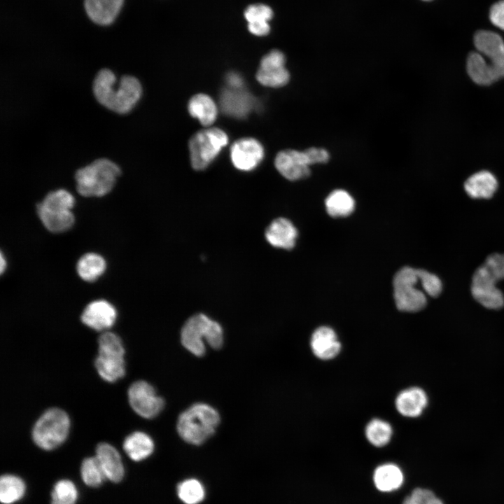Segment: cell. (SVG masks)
I'll return each mask as SVG.
<instances>
[{
	"mask_svg": "<svg viewBox=\"0 0 504 504\" xmlns=\"http://www.w3.org/2000/svg\"><path fill=\"white\" fill-rule=\"evenodd\" d=\"M117 78L109 69H100L92 82V92L97 102L109 111L120 115L129 113L142 95V86L137 78L125 74Z\"/></svg>",
	"mask_w": 504,
	"mask_h": 504,
	"instance_id": "1",
	"label": "cell"
},
{
	"mask_svg": "<svg viewBox=\"0 0 504 504\" xmlns=\"http://www.w3.org/2000/svg\"><path fill=\"white\" fill-rule=\"evenodd\" d=\"M220 421V414L216 408L209 403L197 402L179 414L176 429L183 441L200 446L215 434Z\"/></svg>",
	"mask_w": 504,
	"mask_h": 504,
	"instance_id": "2",
	"label": "cell"
},
{
	"mask_svg": "<svg viewBox=\"0 0 504 504\" xmlns=\"http://www.w3.org/2000/svg\"><path fill=\"white\" fill-rule=\"evenodd\" d=\"M183 347L196 357L206 354V346L218 350L224 344L222 326L203 313L195 314L183 323L180 331Z\"/></svg>",
	"mask_w": 504,
	"mask_h": 504,
	"instance_id": "3",
	"label": "cell"
},
{
	"mask_svg": "<svg viewBox=\"0 0 504 504\" xmlns=\"http://www.w3.org/2000/svg\"><path fill=\"white\" fill-rule=\"evenodd\" d=\"M504 279V254L489 255L474 272L471 282V293L483 307L499 309L504 306V295L496 284Z\"/></svg>",
	"mask_w": 504,
	"mask_h": 504,
	"instance_id": "4",
	"label": "cell"
},
{
	"mask_svg": "<svg viewBox=\"0 0 504 504\" xmlns=\"http://www.w3.org/2000/svg\"><path fill=\"white\" fill-rule=\"evenodd\" d=\"M120 174L116 163L106 158H97L76 171L77 192L83 197L104 196L112 190Z\"/></svg>",
	"mask_w": 504,
	"mask_h": 504,
	"instance_id": "5",
	"label": "cell"
},
{
	"mask_svg": "<svg viewBox=\"0 0 504 504\" xmlns=\"http://www.w3.org/2000/svg\"><path fill=\"white\" fill-rule=\"evenodd\" d=\"M70 419L62 410L57 407L46 410L35 422L31 438L41 449L52 450L59 447L67 438Z\"/></svg>",
	"mask_w": 504,
	"mask_h": 504,
	"instance_id": "6",
	"label": "cell"
},
{
	"mask_svg": "<svg viewBox=\"0 0 504 504\" xmlns=\"http://www.w3.org/2000/svg\"><path fill=\"white\" fill-rule=\"evenodd\" d=\"M419 282V269L404 267L396 272L393 281V296L400 311L416 312L426 307V293L416 287Z\"/></svg>",
	"mask_w": 504,
	"mask_h": 504,
	"instance_id": "7",
	"label": "cell"
},
{
	"mask_svg": "<svg viewBox=\"0 0 504 504\" xmlns=\"http://www.w3.org/2000/svg\"><path fill=\"white\" fill-rule=\"evenodd\" d=\"M228 143V136L216 127L200 130L189 141V151L192 167L195 170L206 169Z\"/></svg>",
	"mask_w": 504,
	"mask_h": 504,
	"instance_id": "8",
	"label": "cell"
},
{
	"mask_svg": "<svg viewBox=\"0 0 504 504\" xmlns=\"http://www.w3.org/2000/svg\"><path fill=\"white\" fill-rule=\"evenodd\" d=\"M127 395L130 407L142 418H155L164 408V400L157 393L153 386L146 381L133 382L128 388Z\"/></svg>",
	"mask_w": 504,
	"mask_h": 504,
	"instance_id": "9",
	"label": "cell"
},
{
	"mask_svg": "<svg viewBox=\"0 0 504 504\" xmlns=\"http://www.w3.org/2000/svg\"><path fill=\"white\" fill-rule=\"evenodd\" d=\"M286 57L279 50H273L264 55L256 73L257 80L262 85L280 88L286 85L290 80L286 69Z\"/></svg>",
	"mask_w": 504,
	"mask_h": 504,
	"instance_id": "10",
	"label": "cell"
},
{
	"mask_svg": "<svg viewBox=\"0 0 504 504\" xmlns=\"http://www.w3.org/2000/svg\"><path fill=\"white\" fill-rule=\"evenodd\" d=\"M230 158L234 167L243 172L256 168L264 158V148L256 139L241 138L234 141L230 148Z\"/></svg>",
	"mask_w": 504,
	"mask_h": 504,
	"instance_id": "11",
	"label": "cell"
},
{
	"mask_svg": "<svg viewBox=\"0 0 504 504\" xmlns=\"http://www.w3.org/2000/svg\"><path fill=\"white\" fill-rule=\"evenodd\" d=\"M274 165L278 172L289 181L306 178L311 174L310 163L304 150H281L275 158Z\"/></svg>",
	"mask_w": 504,
	"mask_h": 504,
	"instance_id": "12",
	"label": "cell"
},
{
	"mask_svg": "<svg viewBox=\"0 0 504 504\" xmlns=\"http://www.w3.org/2000/svg\"><path fill=\"white\" fill-rule=\"evenodd\" d=\"M117 318L115 307L105 300L90 302L83 309L80 320L84 325L97 331L111 328Z\"/></svg>",
	"mask_w": 504,
	"mask_h": 504,
	"instance_id": "13",
	"label": "cell"
},
{
	"mask_svg": "<svg viewBox=\"0 0 504 504\" xmlns=\"http://www.w3.org/2000/svg\"><path fill=\"white\" fill-rule=\"evenodd\" d=\"M476 49L498 71L504 78V41L496 33L479 30L474 36Z\"/></svg>",
	"mask_w": 504,
	"mask_h": 504,
	"instance_id": "14",
	"label": "cell"
},
{
	"mask_svg": "<svg viewBox=\"0 0 504 504\" xmlns=\"http://www.w3.org/2000/svg\"><path fill=\"white\" fill-rule=\"evenodd\" d=\"M220 103L225 114L236 118H246L255 106V98L244 88H225Z\"/></svg>",
	"mask_w": 504,
	"mask_h": 504,
	"instance_id": "15",
	"label": "cell"
},
{
	"mask_svg": "<svg viewBox=\"0 0 504 504\" xmlns=\"http://www.w3.org/2000/svg\"><path fill=\"white\" fill-rule=\"evenodd\" d=\"M36 210L41 223L51 232H64L74 223L75 218L71 209L38 203Z\"/></svg>",
	"mask_w": 504,
	"mask_h": 504,
	"instance_id": "16",
	"label": "cell"
},
{
	"mask_svg": "<svg viewBox=\"0 0 504 504\" xmlns=\"http://www.w3.org/2000/svg\"><path fill=\"white\" fill-rule=\"evenodd\" d=\"M310 346L316 357L325 360L334 358L341 350L336 332L328 326H320L313 332Z\"/></svg>",
	"mask_w": 504,
	"mask_h": 504,
	"instance_id": "17",
	"label": "cell"
},
{
	"mask_svg": "<svg viewBox=\"0 0 504 504\" xmlns=\"http://www.w3.org/2000/svg\"><path fill=\"white\" fill-rule=\"evenodd\" d=\"M97 458L106 479L114 482H120L125 475V468L121 456L118 450L107 442H100L96 447Z\"/></svg>",
	"mask_w": 504,
	"mask_h": 504,
	"instance_id": "18",
	"label": "cell"
},
{
	"mask_svg": "<svg viewBox=\"0 0 504 504\" xmlns=\"http://www.w3.org/2000/svg\"><path fill=\"white\" fill-rule=\"evenodd\" d=\"M265 237L274 247L291 249L298 237V230L292 222L285 218H277L266 228Z\"/></svg>",
	"mask_w": 504,
	"mask_h": 504,
	"instance_id": "19",
	"label": "cell"
},
{
	"mask_svg": "<svg viewBox=\"0 0 504 504\" xmlns=\"http://www.w3.org/2000/svg\"><path fill=\"white\" fill-rule=\"evenodd\" d=\"M428 404L426 392L419 387H410L400 391L395 400L398 412L402 416L414 418L420 416Z\"/></svg>",
	"mask_w": 504,
	"mask_h": 504,
	"instance_id": "20",
	"label": "cell"
},
{
	"mask_svg": "<svg viewBox=\"0 0 504 504\" xmlns=\"http://www.w3.org/2000/svg\"><path fill=\"white\" fill-rule=\"evenodd\" d=\"M124 355L112 351L98 352L94 365L102 379L112 383L124 377L125 374Z\"/></svg>",
	"mask_w": 504,
	"mask_h": 504,
	"instance_id": "21",
	"label": "cell"
},
{
	"mask_svg": "<svg viewBox=\"0 0 504 504\" xmlns=\"http://www.w3.org/2000/svg\"><path fill=\"white\" fill-rule=\"evenodd\" d=\"M467 71L470 78L481 85H489L502 78L498 71L478 52L469 54Z\"/></svg>",
	"mask_w": 504,
	"mask_h": 504,
	"instance_id": "22",
	"label": "cell"
},
{
	"mask_svg": "<svg viewBox=\"0 0 504 504\" xmlns=\"http://www.w3.org/2000/svg\"><path fill=\"white\" fill-rule=\"evenodd\" d=\"M496 176L489 171H480L471 175L464 183V189L474 199H489L498 189Z\"/></svg>",
	"mask_w": 504,
	"mask_h": 504,
	"instance_id": "23",
	"label": "cell"
},
{
	"mask_svg": "<svg viewBox=\"0 0 504 504\" xmlns=\"http://www.w3.org/2000/svg\"><path fill=\"white\" fill-rule=\"evenodd\" d=\"M122 447L131 460L138 462L151 456L155 449V443L146 433L134 431L125 438Z\"/></svg>",
	"mask_w": 504,
	"mask_h": 504,
	"instance_id": "24",
	"label": "cell"
},
{
	"mask_svg": "<svg viewBox=\"0 0 504 504\" xmlns=\"http://www.w3.org/2000/svg\"><path fill=\"white\" fill-rule=\"evenodd\" d=\"M122 3L123 0H85V8L93 22L106 25L115 19Z\"/></svg>",
	"mask_w": 504,
	"mask_h": 504,
	"instance_id": "25",
	"label": "cell"
},
{
	"mask_svg": "<svg viewBox=\"0 0 504 504\" xmlns=\"http://www.w3.org/2000/svg\"><path fill=\"white\" fill-rule=\"evenodd\" d=\"M188 109L190 115L197 118L204 126L213 124L218 115V108L214 101L209 95L202 93L191 97Z\"/></svg>",
	"mask_w": 504,
	"mask_h": 504,
	"instance_id": "26",
	"label": "cell"
},
{
	"mask_svg": "<svg viewBox=\"0 0 504 504\" xmlns=\"http://www.w3.org/2000/svg\"><path fill=\"white\" fill-rule=\"evenodd\" d=\"M403 479L402 470L393 463H384L378 466L373 475L376 488L384 492H390L400 488Z\"/></svg>",
	"mask_w": 504,
	"mask_h": 504,
	"instance_id": "27",
	"label": "cell"
},
{
	"mask_svg": "<svg viewBox=\"0 0 504 504\" xmlns=\"http://www.w3.org/2000/svg\"><path fill=\"white\" fill-rule=\"evenodd\" d=\"M106 268V260L96 253L84 254L80 258L76 265L78 276L88 282L98 279L104 274Z\"/></svg>",
	"mask_w": 504,
	"mask_h": 504,
	"instance_id": "28",
	"label": "cell"
},
{
	"mask_svg": "<svg viewBox=\"0 0 504 504\" xmlns=\"http://www.w3.org/2000/svg\"><path fill=\"white\" fill-rule=\"evenodd\" d=\"M328 214L332 217H345L351 214L355 207L351 195L344 190H335L331 192L325 202Z\"/></svg>",
	"mask_w": 504,
	"mask_h": 504,
	"instance_id": "29",
	"label": "cell"
},
{
	"mask_svg": "<svg viewBox=\"0 0 504 504\" xmlns=\"http://www.w3.org/2000/svg\"><path fill=\"white\" fill-rule=\"evenodd\" d=\"M26 492L23 479L13 474H4L0 478V500L3 504H13L21 500Z\"/></svg>",
	"mask_w": 504,
	"mask_h": 504,
	"instance_id": "30",
	"label": "cell"
},
{
	"mask_svg": "<svg viewBox=\"0 0 504 504\" xmlns=\"http://www.w3.org/2000/svg\"><path fill=\"white\" fill-rule=\"evenodd\" d=\"M176 493L184 504H200L205 498L206 490L203 484L196 478H188L179 482Z\"/></svg>",
	"mask_w": 504,
	"mask_h": 504,
	"instance_id": "31",
	"label": "cell"
},
{
	"mask_svg": "<svg viewBox=\"0 0 504 504\" xmlns=\"http://www.w3.org/2000/svg\"><path fill=\"white\" fill-rule=\"evenodd\" d=\"M365 437L372 445L381 447L391 439L393 429L389 423L381 419H373L366 425Z\"/></svg>",
	"mask_w": 504,
	"mask_h": 504,
	"instance_id": "32",
	"label": "cell"
},
{
	"mask_svg": "<svg viewBox=\"0 0 504 504\" xmlns=\"http://www.w3.org/2000/svg\"><path fill=\"white\" fill-rule=\"evenodd\" d=\"M80 472L83 482L90 487H98L106 479L95 456L87 457L83 460Z\"/></svg>",
	"mask_w": 504,
	"mask_h": 504,
	"instance_id": "33",
	"label": "cell"
},
{
	"mask_svg": "<svg viewBox=\"0 0 504 504\" xmlns=\"http://www.w3.org/2000/svg\"><path fill=\"white\" fill-rule=\"evenodd\" d=\"M50 496L51 504H76L78 491L74 482L62 479L55 482Z\"/></svg>",
	"mask_w": 504,
	"mask_h": 504,
	"instance_id": "34",
	"label": "cell"
},
{
	"mask_svg": "<svg viewBox=\"0 0 504 504\" xmlns=\"http://www.w3.org/2000/svg\"><path fill=\"white\" fill-rule=\"evenodd\" d=\"M419 275L426 294L433 298L440 295L442 291V283L437 275L423 269H419Z\"/></svg>",
	"mask_w": 504,
	"mask_h": 504,
	"instance_id": "35",
	"label": "cell"
},
{
	"mask_svg": "<svg viewBox=\"0 0 504 504\" xmlns=\"http://www.w3.org/2000/svg\"><path fill=\"white\" fill-rule=\"evenodd\" d=\"M244 17L248 23L268 22L273 17V11L267 5L253 4L247 7L244 12Z\"/></svg>",
	"mask_w": 504,
	"mask_h": 504,
	"instance_id": "36",
	"label": "cell"
},
{
	"mask_svg": "<svg viewBox=\"0 0 504 504\" xmlns=\"http://www.w3.org/2000/svg\"><path fill=\"white\" fill-rule=\"evenodd\" d=\"M402 504H443L431 491L416 488L405 498Z\"/></svg>",
	"mask_w": 504,
	"mask_h": 504,
	"instance_id": "37",
	"label": "cell"
},
{
	"mask_svg": "<svg viewBox=\"0 0 504 504\" xmlns=\"http://www.w3.org/2000/svg\"><path fill=\"white\" fill-rule=\"evenodd\" d=\"M304 152L308 158L310 165L314 164L326 163L330 159V154L323 148L311 147Z\"/></svg>",
	"mask_w": 504,
	"mask_h": 504,
	"instance_id": "38",
	"label": "cell"
},
{
	"mask_svg": "<svg viewBox=\"0 0 504 504\" xmlns=\"http://www.w3.org/2000/svg\"><path fill=\"white\" fill-rule=\"evenodd\" d=\"M489 18L493 24L504 30V0L499 1L491 6Z\"/></svg>",
	"mask_w": 504,
	"mask_h": 504,
	"instance_id": "39",
	"label": "cell"
},
{
	"mask_svg": "<svg viewBox=\"0 0 504 504\" xmlns=\"http://www.w3.org/2000/svg\"><path fill=\"white\" fill-rule=\"evenodd\" d=\"M225 78L228 88L233 89L244 88V79L239 74L230 72L227 74Z\"/></svg>",
	"mask_w": 504,
	"mask_h": 504,
	"instance_id": "40",
	"label": "cell"
},
{
	"mask_svg": "<svg viewBox=\"0 0 504 504\" xmlns=\"http://www.w3.org/2000/svg\"><path fill=\"white\" fill-rule=\"evenodd\" d=\"M248 29L251 34L261 36L270 32V27L268 22L248 23Z\"/></svg>",
	"mask_w": 504,
	"mask_h": 504,
	"instance_id": "41",
	"label": "cell"
},
{
	"mask_svg": "<svg viewBox=\"0 0 504 504\" xmlns=\"http://www.w3.org/2000/svg\"><path fill=\"white\" fill-rule=\"evenodd\" d=\"M6 267V261L3 253H1V273L3 274Z\"/></svg>",
	"mask_w": 504,
	"mask_h": 504,
	"instance_id": "42",
	"label": "cell"
},
{
	"mask_svg": "<svg viewBox=\"0 0 504 504\" xmlns=\"http://www.w3.org/2000/svg\"><path fill=\"white\" fill-rule=\"evenodd\" d=\"M424 1H430V0H424Z\"/></svg>",
	"mask_w": 504,
	"mask_h": 504,
	"instance_id": "43",
	"label": "cell"
}]
</instances>
